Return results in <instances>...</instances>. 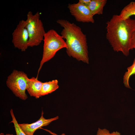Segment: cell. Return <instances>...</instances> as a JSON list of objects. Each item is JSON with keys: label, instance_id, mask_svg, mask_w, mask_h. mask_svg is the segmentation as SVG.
Returning <instances> with one entry per match:
<instances>
[{"label": "cell", "instance_id": "obj_1", "mask_svg": "<svg viewBox=\"0 0 135 135\" xmlns=\"http://www.w3.org/2000/svg\"><path fill=\"white\" fill-rule=\"evenodd\" d=\"M106 24V38L113 50L128 56L131 50V39L135 30V20L130 18L124 20L119 15L115 14Z\"/></svg>", "mask_w": 135, "mask_h": 135}, {"label": "cell", "instance_id": "obj_4", "mask_svg": "<svg viewBox=\"0 0 135 135\" xmlns=\"http://www.w3.org/2000/svg\"><path fill=\"white\" fill-rule=\"evenodd\" d=\"M40 16L38 12L33 14L29 11L27 14L26 21L29 35L28 47L37 46L44 40L46 32Z\"/></svg>", "mask_w": 135, "mask_h": 135}, {"label": "cell", "instance_id": "obj_9", "mask_svg": "<svg viewBox=\"0 0 135 135\" xmlns=\"http://www.w3.org/2000/svg\"><path fill=\"white\" fill-rule=\"evenodd\" d=\"M42 84L43 82L38 80L37 77H32L29 78L26 90L30 95L36 98L41 97Z\"/></svg>", "mask_w": 135, "mask_h": 135}, {"label": "cell", "instance_id": "obj_13", "mask_svg": "<svg viewBox=\"0 0 135 135\" xmlns=\"http://www.w3.org/2000/svg\"><path fill=\"white\" fill-rule=\"evenodd\" d=\"M127 69V71L125 72L124 75L123 82L126 87L131 88L129 84V81L130 76L135 74V58L132 64L128 67Z\"/></svg>", "mask_w": 135, "mask_h": 135}, {"label": "cell", "instance_id": "obj_19", "mask_svg": "<svg viewBox=\"0 0 135 135\" xmlns=\"http://www.w3.org/2000/svg\"><path fill=\"white\" fill-rule=\"evenodd\" d=\"M110 135H122L119 132L117 131H114L110 133Z\"/></svg>", "mask_w": 135, "mask_h": 135}, {"label": "cell", "instance_id": "obj_7", "mask_svg": "<svg viewBox=\"0 0 135 135\" xmlns=\"http://www.w3.org/2000/svg\"><path fill=\"white\" fill-rule=\"evenodd\" d=\"M68 8L71 14L77 21L94 23L93 16L88 6L78 2L76 3L69 4Z\"/></svg>", "mask_w": 135, "mask_h": 135}, {"label": "cell", "instance_id": "obj_18", "mask_svg": "<svg viewBox=\"0 0 135 135\" xmlns=\"http://www.w3.org/2000/svg\"><path fill=\"white\" fill-rule=\"evenodd\" d=\"M40 128L42 129L45 130V131H46L48 132H49V133H50V134H51L52 135H65V134H64V133H63V134H60V135H58V134H56V133H54V132H52L50 130H48V129L43 128Z\"/></svg>", "mask_w": 135, "mask_h": 135}, {"label": "cell", "instance_id": "obj_12", "mask_svg": "<svg viewBox=\"0 0 135 135\" xmlns=\"http://www.w3.org/2000/svg\"><path fill=\"white\" fill-rule=\"evenodd\" d=\"M123 19L126 20L132 16H135V2H130L125 6L119 15Z\"/></svg>", "mask_w": 135, "mask_h": 135}, {"label": "cell", "instance_id": "obj_11", "mask_svg": "<svg viewBox=\"0 0 135 135\" xmlns=\"http://www.w3.org/2000/svg\"><path fill=\"white\" fill-rule=\"evenodd\" d=\"M58 82L57 80L43 82L41 93V96L50 94L59 88Z\"/></svg>", "mask_w": 135, "mask_h": 135}, {"label": "cell", "instance_id": "obj_6", "mask_svg": "<svg viewBox=\"0 0 135 135\" xmlns=\"http://www.w3.org/2000/svg\"><path fill=\"white\" fill-rule=\"evenodd\" d=\"M12 42L15 48L25 52L28 46L29 35L26 20H20L12 34Z\"/></svg>", "mask_w": 135, "mask_h": 135}, {"label": "cell", "instance_id": "obj_15", "mask_svg": "<svg viewBox=\"0 0 135 135\" xmlns=\"http://www.w3.org/2000/svg\"><path fill=\"white\" fill-rule=\"evenodd\" d=\"M110 131L106 129H101L98 128L96 135H110Z\"/></svg>", "mask_w": 135, "mask_h": 135}, {"label": "cell", "instance_id": "obj_2", "mask_svg": "<svg viewBox=\"0 0 135 135\" xmlns=\"http://www.w3.org/2000/svg\"><path fill=\"white\" fill-rule=\"evenodd\" d=\"M63 28L61 36L66 40V52L70 56L89 63L88 46L86 36L81 28L74 23L64 19L56 21Z\"/></svg>", "mask_w": 135, "mask_h": 135}, {"label": "cell", "instance_id": "obj_16", "mask_svg": "<svg viewBox=\"0 0 135 135\" xmlns=\"http://www.w3.org/2000/svg\"><path fill=\"white\" fill-rule=\"evenodd\" d=\"M131 50L135 48V30L133 32L130 40Z\"/></svg>", "mask_w": 135, "mask_h": 135}, {"label": "cell", "instance_id": "obj_17", "mask_svg": "<svg viewBox=\"0 0 135 135\" xmlns=\"http://www.w3.org/2000/svg\"><path fill=\"white\" fill-rule=\"evenodd\" d=\"M91 0H79L78 2L88 6L90 3Z\"/></svg>", "mask_w": 135, "mask_h": 135}, {"label": "cell", "instance_id": "obj_14", "mask_svg": "<svg viewBox=\"0 0 135 135\" xmlns=\"http://www.w3.org/2000/svg\"><path fill=\"white\" fill-rule=\"evenodd\" d=\"M10 113L12 118V120L10 122L14 124L16 135H26L20 126L16 119L12 109H10Z\"/></svg>", "mask_w": 135, "mask_h": 135}, {"label": "cell", "instance_id": "obj_3", "mask_svg": "<svg viewBox=\"0 0 135 135\" xmlns=\"http://www.w3.org/2000/svg\"><path fill=\"white\" fill-rule=\"evenodd\" d=\"M43 40V54L38 74L44 63L53 58L59 50L63 48H67L66 42L62 37L53 29L50 30L46 32Z\"/></svg>", "mask_w": 135, "mask_h": 135}, {"label": "cell", "instance_id": "obj_10", "mask_svg": "<svg viewBox=\"0 0 135 135\" xmlns=\"http://www.w3.org/2000/svg\"><path fill=\"white\" fill-rule=\"evenodd\" d=\"M107 1L106 0H91L88 6L93 16L102 14L104 8Z\"/></svg>", "mask_w": 135, "mask_h": 135}, {"label": "cell", "instance_id": "obj_20", "mask_svg": "<svg viewBox=\"0 0 135 135\" xmlns=\"http://www.w3.org/2000/svg\"><path fill=\"white\" fill-rule=\"evenodd\" d=\"M0 135H14L13 134H4L3 133H1L0 134Z\"/></svg>", "mask_w": 135, "mask_h": 135}, {"label": "cell", "instance_id": "obj_8", "mask_svg": "<svg viewBox=\"0 0 135 135\" xmlns=\"http://www.w3.org/2000/svg\"><path fill=\"white\" fill-rule=\"evenodd\" d=\"M44 114L43 111L42 110L40 118L34 122L30 124H19L22 130L26 135H33L37 130L48 125L52 122L58 120L59 118L58 116H57L54 118L46 119L44 117Z\"/></svg>", "mask_w": 135, "mask_h": 135}, {"label": "cell", "instance_id": "obj_5", "mask_svg": "<svg viewBox=\"0 0 135 135\" xmlns=\"http://www.w3.org/2000/svg\"><path fill=\"white\" fill-rule=\"evenodd\" d=\"M29 79L23 72L14 70L8 77L6 86L16 96L25 100L28 98L26 91Z\"/></svg>", "mask_w": 135, "mask_h": 135}]
</instances>
